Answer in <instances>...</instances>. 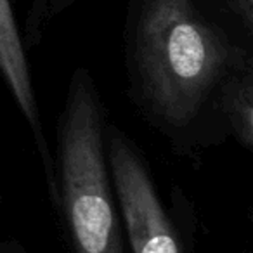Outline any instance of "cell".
Returning <instances> with one entry per match:
<instances>
[{"label": "cell", "instance_id": "obj_1", "mask_svg": "<svg viewBox=\"0 0 253 253\" xmlns=\"http://www.w3.org/2000/svg\"><path fill=\"white\" fill-rule=\"evenodd\" d=\"M128 95L182 156L225 139L215 95L234 71L253 66V39L215 0H128L125 30Z\"/></svg>", "mask_w": 253, "mask_h": 253}, {"label": "cell", "instance_id": "obj_2", "mask_svg": "<svg viewBox=\"0 0 253 253\" xmlns=\"http://www.w3.org/2000/svg\"><path fill=\"white\" fill-rule=\"evenodd\" d=\"M108 122L92 73L77 68L57 120L50 201L71 253H128L106 160Z\"/></svg>", "mask_w": 253, "mask_h": 253}, {"label": "cell", "instance_id": "obj_3", "mask_svg": "<svg viewBox=\"0 0 253 253\" xmlns=\"http://www.w3.org/2000/svg\"><path fill=\"white\" fill-rule=\"evenodd\" d=\"M104 142L128 253H189L193 236L184 225L186 218L165 203L141 148L109 122Z\"/></svg>", "mask_w": 253, "mask_h": 253}, {"label": "cell", "instance_id": "obj_4", "mask_svg": "<svg viewBox=\"0 0 253 253\" xmlns=\"http://www.w3.org/2000/svg\"><path fill=\"white\" fill-rule=\"evenodd\" d=\"M12 2L14 0H0V75L30 128L33 146L45 177L47 196L49 201H52L56 194L54 151L45 134L26 45L23 42L21 28L18 25Z\"/></svg>", "mask_w": 253, "mask_h": 253}, {"label": "cell", "instance_id": "obj_5", "mask_svg": "<svg viewBox=\"0 0 253 253\" xmlns=\"http://www.w3.org/2000/svg\"><path fill=\"white\" fill-rule=\"evenodd\" d=\"M215 118L225 137L253 148V66L231 73L215 95Z\"/></svg>", "mask_w": 253, "mask_h": 253}, {"label": "cell", "instance_id": "obj_6", "mask_svg": "<svg viewBox=\"0 0 253 253\" xmlns=\"http://www.w3.org/2000/svg\"><path fill=\"white\" fill-rule=\"evenodd\" d=\"M225 18L241 33L253 39V0H215Z\"/></svg>", "mask_w": 253, "mask_h": 253}, {"label": "cell", "instance_id": "obj_7", "mask_svg": "<svg viewBox=\"0 0 253 253\" xmlns=\"http://www.w3.org/2000/svg\"><path fill=\"white\" fill-rule=\"evenodd\" d=\"M47 0H32L28 16L25 19V26L21 30L23 42L26 47H35L43 39L42 35V14Z\"/></svg>", "mask_w": 253, "mask_h": 253}, {"label": "cell", "instance_id": "obj_8", "mask_svg": "<svg viewBox=\"0 0 253 253\" xmlns=\"http://www.w3.org/2000/svg\"><path fill=\"white\" fill-rule=\"evenodd\" d=\"M77 2L78 0H47L42 14V35H45L49 26Z\"/></svg>", "mask_w": 253, "mask_h": 253}, {"label": "cell", "instance_id": "obj_9", "mask_svg": "<svg viewBox=\"0 0 253 253\" xmlns=\"http://www.w3.org/2000/svg\"><path fill=\"white\" fill-rule=\"evenodd\" d=\"M0 253H30L19 239L0 238Z\"/></svg>", "mask_w": 253, "mask_h": 253}, {"label": "cell", "instance_id": "obj_10", "mask_svg": "<svg viewBox=\"0 0 253 253\" xmlns=\"http://www.w3.org/2000/svg\"><path fill=\"white\" fill-rule=\"evenodd\" d=\"M0 211H2V194H0Z\"/></svg>", "mask_w": 253, "mask_h": 253}]
</instances>
